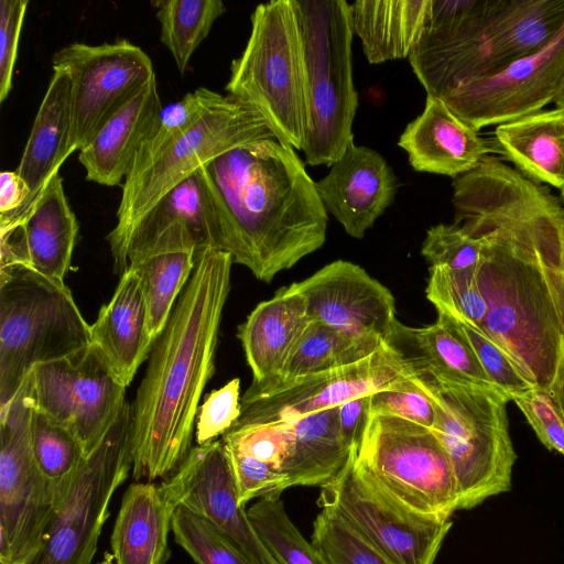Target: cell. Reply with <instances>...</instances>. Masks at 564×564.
Segmentation results:
<instances>
[{
	"instance_id": "44dd1931",
	"label": "cell",
	"mask_w": 564,
	"mask_h": 564,
	"mask_svg": "<svg viewBox=\"0 0 564 564\" xmlns=\"http://www.w3.org/2000/svg\"><path fill=\"white\" fill-rule=\"evenodd\" d=\"M398 178L376 150L351 141L345 152L316 182L327 214L333 215L352 238H364L394 200Z\"/></svg>"
},
{
	"instance_id": "5bb4252c",
	"label": "cell",
	"mask_w": 564,
	"mask_h": 564,
	"mask_svg": "<svg viewBox=\"0 0 564 564\" xmlns=\"http://www.w3.org/2000/svg\"><path fill=\"white\" fill-rule=\"evenodd\" d=\"M70 79L72 151H80L154 77L150 56L121 39L97 45L72 43L52 57Z\"/></svg>"
},
{
	"instance_id": "e575fe53",
	"label": "cell",
	"mask_w": 564,
	"mask_h": 564,
	"mask_svg": "<svg viewBox=\"0 0 564 564\" xmlns=\"http://www.w3.org/2000/svg\"><path fill=\"white\" fill-rule=\"evenodd\" d=\"M152 4L161 25L160 40L184 74L196 48L226 12V6L221 0H156Z\"/></svg>"
},
{
	"instance_id": "b9f144b4",
	"label": "cell",
	"mask_w": 564,
	"mask_h": 564,
	"mask_svg": "<svg viewBox=\"0 0 564 564\" xmlns=\"http://www.w3.org/2000/svg\"><path fill=\"white\" fill-rule=\"evenodd\" d=\"M215 93L206 87H198L181 100L163 107L158 128L139 150L130 173L147 165L192 128L204 115Z\"/></svg>"
},
{
	"instance_id": "ee69618b",
	"label": "cell",
	"mask_w": 564,
	"mask_h": 564,
	"mask_svg": "<svg viewBox=\"0 0 564 564\" xmlns=\"http://www.w3.org/2000/svg\"><path fill=\"white\" fill-rule=\"evenodd\" d=\"M221 442L228 451L251 456L282 471L291 446L290 423L231 426Z\"/></svg>"
},
{
	"instance_id": "db71d44e",
	"label": "cell",
	"mask_w": 564,
	"mask_h": 564,
	"mask_svg": "<svg viewBox=\"0 0 564 564\" xmlns=\"http://www.w3.org/2000/svg\"><path fill=\"white\" fill-rule=\"evenodd\" d=\"M97 564H116V563H115L113 556L110 555L109 553H106L104 558L100 562H98Z\"/></svg>"
},
{
	"instance_id": "52a82bcc",
	"label": "cell",
	"mask_w": 564,
	"mask_h": 564,
	"mask_svg": "<svg viewBox=\"0 0 564 564\" xmlns=\"http://www.w3.org/2000/svg\"><path fill=\"white\" fill-rule=\"evenodd\" d=\"M225 89L259 112L278 141L302 150L308 123L307 82L292 0L256 7L249 39L231 62Z\"/></svg>"
},
{
	"instance_id": "3957f363",
	"label": "cell",
	"mask_w": 564,
	"mask_h": 564,
	"mask_svg": "<svg viewBox=\"0 0 564 564\" xmlns=\"http://www.w3.org/2000/svg\"><path fill=\"white\" fill-rule=\"evenodd\" d=\"M221 223V251L270 283L319 249L328 215L295 150L276 139L234 148L199 169Z\"/></svg>"
},
{
	"instance_id": "7bdbcfd3",
	"label": "cell",
	"mask_w": 564,
	"mask_h": 564,
	"mask_svg": "<svg viewBox=\"0 0 564 564\" xmlns=\"http://www.w3.org/2000/svg\"><path fill=\"white\" fill-rule=\"evenodd\" d=\"M481 242L458 224H438L426 231L421 253L433 268L475 270Z\"/></svg>"
},
{
	"instance_id": "d6986e66",
	"label": "cell",
	"mask_w": 564,
	"mask_h": 564,
	"mask_svg": "<svg viewBox=\"0 0 564 564\" xmlns=\"http://www.w3.org/2000/svg\"><path fill=\"white\" fill-rule=\"evenodd\" d=\"M166 498L204 517L253 564H276L240 505L221 440L193 446L180 468L160 484Z\"/></svg>"
},
{
	"instance_id": "2e32d148",
	"label": "cell",
	"mask_w": 564,
	"mask_h": 564,
	"mask_svg": "<svg viewBox=\"0 0 564 564\" xmlns=\"http://www.w3.org/2000/svg\"><path fill=\"white\" fill-rule=\"evenodd\" d=\"M34 406L67 429L85 456L101 442L126 401V387L89 345L29 373Z\"/></svg>"
},
{
	"instance_id": "83f0119b",
	"label": "cell",
	"mask_w": 564,
	"mask_h": 564,
	"mask_svg": "<svg viewBox=\"0 0 564 564\" xmlns=\"http://www.w3.org/2000/svg\"><path fill=\"white\" fill-rule=\"evenodd\" d=\"M175 506L161 485L131 484L122 497L110 545L116 564H165Z\"/></svg>"
},
{
	"instance_id": "30bf717a",
	"label": "cell",
	"mask_w": 564,
	"mask_h": 564,
	"mask_svg": "<svg viewBox=\"0 0 564 564\" xmlns=\"http://www.w3.org/2000/svg\"><path fill=\"white\" fill-rule=\"evenodd\" d=\"M351 456L358 470L409 508L444 518L458 510L452 464L432 429L369 414L361 443Z\"/></svg>"
},
{
	"instance_id": "8d00e7d4",
	"label": "cell",
	"mask_w": 564,
	"mask_h": 564,
	"mask_svg": "<svg viewBox=\"0 0 564 564\" xmlns=\"http://www.w3.org/2000/svg\"><path fill=\"white\" fill-rule=\"evenodd\" d=\"M260 541L276 564H323L318 553L293 524L280 498H262L247 509Z\"/></svg>"
},
{
	"instance_id": "bcb514c9",
	"label": "cell",
	"mask_w": 564,
	"mask_h": 564,
	"mask_svg": "<svg viewBox=\"0 0 564 564\" xmlns=\"http://www.w3.org/2000/svg\"><path fill=\"white\" fill-rule=\"evenodd\" d=\"M226 453L240 505L246 507L252 499L280 498L289 488L286 477L273 465L234 451Z\"/></svg>"
},
{
	"instance_id": "f546056e",
	"label": "cell",
	"mask_w": 564,
	"mask_h": 564,
	"mask_svg": "<svg viewBox=\"0 0 564 564\" xmlns=\"http://www.w3.org/2000/svg\"><path fill=\"white\" fill-rule=\"evenodd\" d=\"M432 0H357L351 24L369 64L409 58L427 22Z\"/></svg>"
},
{
	"instance_id": "4fadbf2b",
	"label": "cell",
	"mask_w": 564,
	"mask_h": 564,
	"mask_svg": "<svg viewBox=\"0 0 564 564\" xmlns=\"http://www.w3.org/2000/svg\"><path fill=\"white\" fill-rule=\"evenodd\" d=\"M318 506L337 512L393 564H434L453 524L397 500L358 470L352 456L322 487Z\"/></svg>"
},
{
	"instance_id": "f5cc1de1",
	"label": "cell",
	"mask_w": 564,
	"mask_h": 564,
	"mask_svg": "<svg viewBox=\"0 0 564 564\" xmlns=\"http://www.w3.org/2000/svg\"><path fill=\"white\" fill-rule=\"evenodd\" d=\"M554 102H555L556 107L564 109V86H563L562 90L560 91V94L557 95Z\"/></svg>"
},
{
	"instance_id": "277c9868",
	"label": "cell",
	"mask_w": 564,
	"mask_h": 564,
	"mask_svg": "<svg viewBox=\"0 0 564 564\" xmlns=\"http://www.w3.org/2000/svg\"><path fill=\"white\" fill-rule=\"evenodd\" d=\"M564 25V0H432L409 57L427 96L442 98L542 48Z\"/></svg>"
},
{
	"instance_id": "f6af8a7d",
	"label": "cell",
	"mask_w": 564,
	"mask_h": 564,
	"mask_svg": "<svg viewBox=\"0 0 564 564\" xmlns=\"http://www.w3.org/2000/svg\"><path fill=\"white\" fill-rule=\"evenodd\" d=\"M369 414L394 416L430 429L435 423L432 399L416 381L415 372L393 387L372 393Z\"/></svg>"
},
{
	"instance_id": "681fc988",
	"label": "cell",
	"mask_w": 564,
	"mask_h": 564,
	"mask_svg": "<svg viewBox=\"0 0 564 564\" xmlns=\"http://www.w3.org/2000/svg\"><path fill=\"white\" fill-rule=\"evenodd\" d=\"M29 0L0 1V102L12 88V75Z\"/></svg>"
},
{
	"instance_id": "c3c4849f",
	"label": "cell",
	"mask_w": 564,
	"mask_h": 564,
	"mask_svg": "<svg viewBox=\"0 0 564 564\" xmlns=\"http://www.w3.org/2000/svg\"><path fill=\"white\" fill-rule=\"evenodd\" d=\"M511 401L522 411L543 445L564 455V416L550 395L534 388Z\"/></svg>"
},
{
	"instance_id": "816d5d0a",
	"label": "cell",
	"mask_w": 564,
	"mask_h": 564,
	"mask_svg": "<svg viewBox=\"0 0 564 564\" xmlns=\"http://www.w3.org/2000/svg\"><path fill=\"white\" fill-rule=\"evenodd\" d=\"M29 195L26 183L15 171H3L0 175V217L19 213Z\"/></svg>"
},
{
	"instance_id": "5b68a950",
	"label": "cell",
	"mask_w": 564,
	"mask_h": 564,
	"mask_svg": "<svg viewBox=\"0 0 564 564\" xmlns=\"http://www.w3.org/2000/svg\"><path fill=\"white\" fill-rule=\"evenodd\" d=\"M414 362L416 381L434 405L432 431L452 464L458 510L509 491L517 459L507 415L510 399L495 388L435 378Z\"/></svg>"
},
{
	"instance_id": "ab89813d",
	"label": "cell",
	"mask_w": 564,
	"mask_h": 564,
	"mask_svg": "<svg viewBox=\"0 0 564 564\" xmlns=\"http://www.w3.org/2000/svg\"><path fill=\"white\" fill-rule=\"evenodd\" d=\"M436 311L437 318L469 345L492 384L510 401L513 397L534 389L509 355L482 330L446 311Z\"/></svg>"
},
{
	"instance_id": "cb8c5ba5",
	"label": "cell",
	"mask_w": 564,
	"mask_h": 564,
	"mask_svg": "<svg viewBox=\"0 0 564 564\" xmlns=\"http://www.w3.org/2000/svg\"><path fill=\"white\" fill-rule=\"evenodd\" d=\"M90 345L126 388L149 358L153 340L147 303L140 279L131 267L121 274L113 295L90 325Z\"/></svg>"
},
{
	"instance_id": "1f68e13d",
	"label": "cell",
	"mask_w": 564,
	"mask_h": 564,
	"mask_svg": "<svg viewBox=\"0 0 564 564\" xmlns=\"http://www.w3.org/2000/svg\"><path fill=\"white\" fill-rule=\"evenodd\" d=\"M196 254L193 249L162 246L129 258V267L138 274L143 290L153 343L189 281Z\"/></svg>"
},
{
	"instance_id": "9f6ffc18",
	"label": "cell",
	"mask_w": 564,
	"mask_h": 564,
	"mask_svg": "<svg viewBox=\"0 0 564 564\" xmlns=\"http://www.w3.org/2000/svg\"><path fill=\"white\" fill-rule=\"evenodd\" d=\"M0 564H3V563H0Z\"/></svg>"
},
{
	"instance_id": "e0dca14e",
	"label": "cell",
	"mask_w": 564,
	"mask_h": 564,
	"mask_svg": "<svg viewBox=\"0 0 564 564\" xmlns=\"http://www.w3.org/2000/svg\"><path fill=\"white\" fill-rule=\"evenodd\" d=\"M564 86V25L538 52L501 73L457 87L441 99L476 131L543 110Z\"/></svg>"
},
{
	"instance_id": "d4e9b609",
	"label": "cell",
	"mask_w": 564,
	"mask_h": 564,
	"mask_svg": "<svg viewBox=\"0 0 564 564\" xmlns=\"http://www.w3.org/2000/svg\"><path fill=\"white\" fill-rule=\"evenodd\" d=\"M162 108L154 77L79 151L86 180L105 186L120 185L139 150L155 132Z\"/></svg>"
},
{
	"instance_id": "7a4b0ae2",
	"label": "cell",
	"mask_w": 564,
	"mask_h": 564,
	"mask_svg": "<svg viewBox=\"0 0 564 564\" xmlns=\"http://www.w3.org/2000/svg\"><path fill=\"white\" fill-rule=\"evenodd\" d=\"M234 261L206 249L154 340L131 404V457L135 481L167 478L192 449L203 391L215 371L223 311Z\"/></svg>"
},
{
	"instance_id": "11a10c76",
	"label": "cell",
	"mask_w": 564,
	"mask_h": 564,
	"mask_svg": "<svg viewBox=\"0 0 564 564\" xmlns=\"http://www.w3.org/2000/svg\"><path fill=\"white\" fill-rule=\"evenodd\" d=\"M562 203L564 204V186L561 189Z\"/></svg>"
},
{
	"instance_id": "f35d334b",
	"label": "cell",
	"mask_w": 564,
	"mask_h": 564,
	"mask_svg": "<svg viewBox=\"0 0 564 564\" xmlns=\"http://www.w3.org/2000/svg\"><path fill=\"white\" fill-rule=\"evenodd\" d=\"M172 532L197 564H253L215 524L183 506L174 510Z\"/></svg>"
},
{
	"instance_id": "603a6c76",
	"label": "cell",
	"mask_w": 564,
	"mask_h": 564,
	"mask_svg": "<svg viewBox=\"0 0 564 564\" xmlns=\"http://www.w3.org/2000/svg\"><path fill=\"white\" fill-rule=\"evenodd\" d=\"M416 172L456 177L475 169L492 144L458 118L443 99L426 95L424 109L399 138Z\"/></svg>"
},
{
	"instance_id": "f907efd6",
	"label": "cell",
	"mask_w": 564,
	"mask_h": 564,
	"mask_svg": "<svg viewBox=\"0 0 564 564\" xmlns=\"http://www.w3.org/2000/svg\"><path fill=\"white\" fill-rule=\"evenodd\" d=\"M370 395L354 398L338 406L341 436L351 455H356L362 440L369 416Z\"/></svg>"
},
{
	"instance_id": "484cf974",
	"label": "cell",
	"mask_w": 564,
	"mask_h": 564,
	"mask_svg": "<svg viewBox=\"0 0 564 564\" xmlns=\"http://www.w3.org/2000/svg\"><path fill=\"white\" fill-rule=\"evenodd\" d=\"M53 70L20 163L15 169L29 187V198L19 213L0 217V223H8L23 215L50 178L58 173L64 161L73 153L70 79L66 72Z\"/></svg>"
},
{
	"instance_id": "ac0fdd59",
	"label": "cell",
	"mask_w": 564,
	"mask_h": 564,
	"mask_svg": "<svg viewBox=\"0 0 564 564\" xmlns=\"http://www.w3.org/2000/svg\"><path fill=\"white\" fill-rule=\"evenodd\" d=\"M291 285L304 296L311 322L357 339L394 341L399 327L394 297L358 264L336 260Z\"/></svg>"
},
{
	"instance_id": "f1b7e54d",
	"label": "cell",
	"mask_w": 564,
	"mask_h": 564,
	"mask_svg": "<svg viewBox=\"0 0 564 564\" xmlns=\"http://www.w3.org/2000/svg\"><path fill=\"white\" fill-rule=\"evenodd\" d=\"M492 149L536 184L564 186V109L555 107L497 126Z\"/></svg>"
},
{
	"instance_id": "7dc6e473",
	"label": "cell",
	"mask_w": 564,
	"mask_h": 564,
	"mask_svg": "<svg viewBox=\"0 0 564 564\" xmlns=\"http://www.w3.org/2000/svg\"><path fill=\"white\" fill-rule=\"evenodd\" d=\"M240 380L235 378L212 391L198 408L195 441L203 445L223 436L240 414Z\"/></svg>"
},
{
	"instance_id": "7402d4cb",
	"label": "cell",
	"mask_w": 564,
	"mask_h": 564,
	"mask_svg": "<svg viewBox=\"0 0 564 564\" xmlns=\"http://www.w3.org/2000/svg\"><path fill=\"white\" fill-rule=\"evenodd\" d=\"M158 246L188 248L199 253L221 250V223L199 170L170 189L134 226L127 259Z\"/></svg>"
},
{
	"instance_id": "6da1fadb",
	"label": "cell",
	"mask_w": 564,
	"mask_h": 564,
	"mask_svg": "<svg viewBox=\"0 0 564 564\" xmlns=\"http://www.w3.org/2000/svg\"><path fill=\"white\" fill-rule=\"evenodd\" d=\"M452 186L454 223L481 242L480 330L564 416V206L490 155Z\"/></svg>"
},
{
	"instance_id": "4dcf8cb0",
	"label": "cell",
	"mask_w": 564,
	"mask_h": 564,
	"mask_svg": "<svg viewBox=\"0 0 564 564\" xmlns=\"http://www.w3.org/2000/svg\"><path fill=\"white\" fill-rule=\"evenodd\" d=\"M282 473L292 486L329 484L343 470L351 453L343 440L338 406L314 412L295 421Z\"/></svg>"
},
{
	"instance_id": "ffe728a7",
	"label": "cell",
	"mask_w": 564,
	"mask_h": 564,
	"mask_svg": "<svg viewBox=\"0 0 564 564\" xmlns=\"http://www.w3.org/2000/svg\"><path fill=\"white\" fill-rule=\"evenodd\" d=\"M78 221L54 174L19 218L0 224V268L25 265L64 281L72 263Z\"/></svg>"
},
{
	"instance_id": "7c38bea8",
	"label": "cell",
	"mask_w": 564,
	"mask_h": 564,
	"mask_svg": "<svg viewBox=\"0 0 564 564\" xmlns=\"http://www.w3.org/2000/svg\"><path fill=\"white\" fill-rule=\"evenodd\" d=\"M33 409L28 376L15 397L0 408V563L3 564L33 561L56 509L31 449Z\"/></svg>"
},
{
	"instance_id": "74e56055",
	"label": "cell",
	"mask_w": 564,
	"mask_h": 564,
	"mask_svg": "<svg viewBox=\"0 0 564 564\" xmlns=\"http://www.w3.org/2000/svg\"><path fill=\"white\" fill-rule=\"evenodd\" d=\"M311 543L323 564H393L330 508H321Z\"/></svg>"
},
{
	"instance_id": "8fae6325",
	"label": "cell",
	"mask_w": 564,
	"mask_h": 564,
	"mask_svg": "<svg viewBox=\"0 0 564 564\" xmlns=\"http://www.w3.org/2000/svg\"><path fill=\"white\" fill-rule=\"evenodd\" d=\"M131 404L127 401L97 447L85 457L29 564H91L109 503L132 469Z\"/></svg>"
},
{
	"instance_id": "9a60e30c",
	"label": "cell",
	"mask_w": 564,
	"mask_h": 564,
	"mask_svg": "<svg viewBox=\"0 0 564 564\" xmlns=\"http://www.w3.org/2000/svg\"><path fill=\"white\" fill-rule=\"evenodd\" d=\"M414 372L415 362L405 358L393 343L386 344L369 357L348 366L272 389L250 386L240 400V414L232 426L292 422L393 387Z\"/></svg>"
},
{
	"instance_id": "9c48e42d",
	"label": "cell",
	"mask_w": 564,
	"mask_h": 564,
	"mask_svg": "<svg viewBox=\"0 0 564 564\" xmlns=\"http://www.w3.org/2000/svg\"><path fill=\"white\" fill-rule=\"evenodd\" d=\"M268 139L275 137L259 112L215 93L192 128L123 181L117 225L106 237L113 271L121 275L128 269L127 246L134 226L170 189L220 154Z\"/></svg>"
},
{
	"instance_id": "8992f818",
	"label": "cell",
	"mask_w": 564,
	"mask_h": 564,
	"mask_svg": "<svg viewBox=\"0 0 564 564\" xmlns=\"http://www.w3.org/2000/svg\"><path fill=\"white\" fill-rule=\"evenodd\" d=\"M89 345L90 325L64 281L25 265L0 268V408L35 366Z\"/></svg>"
},
{
	"instance_id": "d590c367",
	"label": "cell",
	"mask_w": 564,
	"mask_h": 564,
	"mask_svg": "<svg viewBox=\"0 0 564 564\" xmlns=\"http://www.w3.org/2000/svg\"><path fill=\"white\" fill-rule=\"evenodd\" d=\"M412 335L423 356L416 364L431 376L497 389L469 345L443 321L437 318L432 325L412 330Z\"/></svg>"
},
{
	"instance_id": "ba28073f",
	"label": "cell",
	"mask_w": 564,
	"mask_h": 564,
	"mask_svg": "<svg viewBox=\"0 0 564 564\" xmlns=\"http://www.w3.org/2000/svg\"><path fill=\"white\" fill-rule=\"evenodd\" d=\"M306 70L308 123L302 145L312 166H330L354 141L358 94L352 24L345 0H292Z\"/></svg>"
},
{
	"instance_id": "60d3db41",
	"label": "cell",
	"mask_w": 564,
	"mask_h": 564,
	"mask_svg": "<svg viewBox=\"0 0 564 564\" xmlns=\"http://www.w3.org/2000/svg\"><path fill=\"white\" fill-rule=\"evenodd\" d=\"M427 300L436 310L458 316L481 328L488 305L479 290L475 270H451L430 267L425 290Z\"/></svg>"
},
{
	"instance_id": "d6a6232c",
	"label": "cell",
	"mask_w": 564,
	"mask_h": 564,
	"mask_svg": "<svg viewBox=\"0 0 564 564\" xmlns=\"http://www.w3.org/2000/svg\"><path fill=\"white\" fill-rule=\"evenodd\" d=\"M383 345L357 339L324 324L310 322L279 373L268 381L252 382L251 386L272 389L299 378L348 366L369 357Z\"/></svg>"
},
{
	"instance_id": "836d02e7",
	"label": "cell",
	"mask_w": 564,
	"mask_h": 564,
	"mask_svg": "<svg viewBox=\"0 0 564 564\" xmlns=\"http://www.w3.org/2000/svg\"><path fill=\"white\" fill-rule=\"evenodd\" d=\"M30 444L36 467L56 508L67 496L86 456L67 429L35 406L31 416Z\"/></svg>"
},
{
	"instance_id": "4316f807",
	"label": "cell",
	"mask_w": 564,
	"mask_h": 564,
	"mask_svg": "<svg viewBox=\"0 0 564 564\" xmlns=\"http://www.w3.org/2000/svg\"><path fill=\"white\" fill-rule=\"evenodd\" d=\"M304 296L289 285L259 303L238 327L254 383L275 377L310 324Z\"/></svg>"
}]
</instances>
